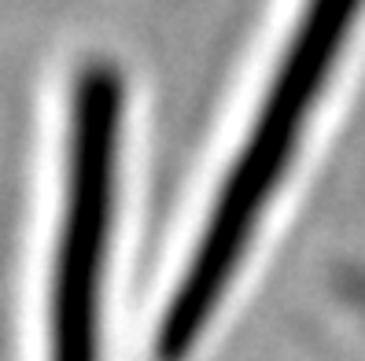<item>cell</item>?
Instances as JSON below:
<instances>
[{"label": "cell", "mask_w": 365, "mask_h": 361, "mask_svg": "<svg viewBox=\"0 0 365 361\" xmlns=\"http://www.w3.org/2000/svg\"><path fill=\"white\" fill-rule=\"evenodd\" d=\"M361 0H307L295 33L284 48L255 125L232 159L229 177L218 188L210 214L203 221L200 244L178 277V288L155 328V361H181L192 354L196 339L210 325L214 310L225 299L232 273L240 269L244 251L259 229L273 188L299 147V133L314 115L317 96L339 59Z\"/></svg>", "instance_id": "obj_1"}, {"label": "cell", "mask_w": 365, "mask_h": 361, "mask_svg": "<svg viewBox=\"0 0 365 361\" xmlns=\"http://www.w3.org/2000/svg\"><path fill=\"white\" fill-rule=\"evenodd\" d=\"M122 74L85 63L71 89L67 192L52 273V361H100L103 273L115 221Z\"/></svg>", "instance_id": "obj_2"}]
</instances>
